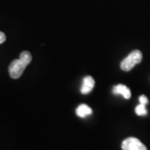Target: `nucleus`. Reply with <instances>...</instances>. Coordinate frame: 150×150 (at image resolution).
Masks as SVG:
<instances>
[{
  "mask_svg": "<svg viewBox=\"0 0 150 150\" xmlns=\"http://www.w3.org/2000/svg\"><path fill=\"white\" fill-rule=\"evenodd\" d=\"M32 61V55L28 51H23L20 54L19 59L13 60L8 67L11 78L16 79L21 77L25 68Z\"/></svg>",
  "mask_w": 150,
  "mask_h": 150,
  "instance_id": "nucleus-1",
  "label": "nucleus"
},
{
  "mask_svg": "<svg viewBox=\"0 0 150 150\" xmlns=\"http://www.w3.org/2000/svg\"><path fill=\"white\" fill-rule=\"evenodd\" d=\"M143 59V54L139 50H134L123 59L120 64V68L123 71H130L135 65L141 63Z\"/></svg>",
  "mask_w": 150,
  "mask_h": 150,
  "instance_id": "nucleus-2",
  "label": "nucleus"
},
{
  "mask_svg": "<svg viewBox=\"0 0 150 150\" xmlns=\"http://www.w3.org/2000/svg\"><path fill=\"white\" fill-rule=\"evenodd\" d=\"M122 149L123 150H148L145 146L139 139L130 137L124 139L122 143Z\"/></svg>",
  "mask_w": 150,
  "mask_h": 150,
  "instance_id": "nucleus-3",
  "label": "nucleus"
},
{
  "mask_svg": "<svg viewBox=\"0 0 150 150\" xmlns=\"http://www.w3.org/2000/svg\"><path fill=\"white\" fill-rule=\"evenodd\" d=\"M95 85V81L91 76H86L83 79V84L80 91L83 94H88L93 89Z\"/></svg>",
  "mask_w": 150,
  "mask_h": 150,
  "instance_id": "nucleus-4",
  "label": "nucleus"
},
{
  "mask_svg": "<svg viewBox=\"0 0 150 150\" xmlns=\"http://www.w3.org/2000/svg\"><path fill=\"white\" fill-rule=\"evenodd\" d=\"M112 93L114 94H120L123 95V97L125 99H129L131 97V91L129 88L124 84H118V85L114 86Z\"/></svg>",
  "mask_w": 150,
  "mask_h": 150,
  "instance_id": "nucleus-5",
  "label": "nucleus"
},
{
  "mask_svg": "<svg viewBox=\"0 0 150 150\" xmlns=\"http://www.w3.org/2000/svg\"><path fill=\"white\" fill-rule=\"evenodd\" d=\"M93 113V110L89 106L86 104H80L76 109V114L80 118H85Z\"/></svg>",
  "mask_w": 150,
  "mask_h": 150,
  "instance_id": "nucleus-6",
  "label": "nucleus"
},
{
  "mask_svg": "<svg viewBox=\"0 0 150 150\" xmlns=\"http://www.w3.org/2000/svg\"><path fill=\"white\" fill-rule=\"evenodd\" d=\"M135 112L137 113V115L139 116H144L148 113L147 108H146V105L139 103L137 107L135 108Z\"/></svg>",
  "mask_w": 150,
  "mask_h": 150,
  "instance_id": "nucleus-7",
  "label": "nucleus"
},
{
  "mask_svg": "<svg viewBox=\"0 0 150 150\" xmlns=\"http://www.w3.org/2000/svg\"><path fill=\"white\" fill-rule=\"evenodd\" d=\"M139 103H142V104H144V105H147L149 103V99L148 98L145 96V95H141L139 97Z\"/></svg>",
  "mask_w": 150,
  "mask_h": 150,
  "instance_id": "nucleus-8",
  "label": "nucleus"
},
{
  "mask_svg": "<svg viewBox=\"0 0 150 150\" xmlns=\"http://www.w3.org/2000/svg\"><path fill=\"white\" fill-rule=\"evenodd\" d=\"M6 40V35L4 34V33L1 32L0 31V44L3 43L4 42H5Z\"/></svg>",
  "mask_w": 150,
  "mask_h": 150,
  "instance_id": "nucleus-9",
  "label": "nucleus"
}]
</instances>
